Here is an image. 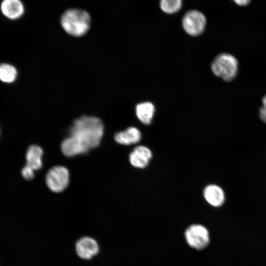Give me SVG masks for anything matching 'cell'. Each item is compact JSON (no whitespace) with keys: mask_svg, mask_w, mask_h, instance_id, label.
Masks as SVG:
<instances>
[{"mask_svg":"<svg viewBox=\"0 0 266 266\" xmlns=\"http://www.w3.org/2000/svg\"><path fill=\"white\" fill-rule=\"evenodd\" d=\"M103 132L100 119L94 116H82L74 121L69 136L62 143V151L67 157L85 153L99 145Z\"/></svg>","mask_w":266,"mask_h":266,"instance_id":"cell-1","label":"cell"},{"mask_svg":"<svg viewBox=\"0 0 266 266\" xmlns=\"http://www.w3.org/2000/svg\"><path fill=\"white\" fill-rule=\"evenodd\" d=\"M61 25L68 34L80 37L85 35L89 30L91 18L88 13L84 10L69 9L62 14Z\"/></svg>","mask_w":266,"mask_h":266,"instance_id":"cell-2","label":"cell"},{"mask_svg":"<svg viewBox=\"0 0 266 266\" xmlns=\"http://www.w3.org/2000/svg\"><path fill=\"white\" fill-rule=\"evenodd\" d=\"M211 70L217 77L229 82L233 80L238 72V63L235 57L226 53L218 55L211 63Z\"/></svg>","mask_w":266,"mask_h":266,"instance_id":"cell-3","label":"cell"},{"mask_svg":"<svg viewBox=\"0 0 266 266\" xmlns=\"http://www.w3.org/2000/svg\"><path fill=\"white\" fill-rule=\"evenodd\" d=\"M69 174L68 169L63 166H56L51 168L46 176V183L53 192L63 191L69 183Z\"/></svg>","mask_w":266,"mask_h":266,"instance_id":"cell-4","label":"cell"},{"mask_svg":"<svg viewBox=\"0 0 266 266\" xmlns=\"http://www.w3.org/2000/svg\"><path fill=\"white\" fill-rule=\"evenodd\" d=\"M206 23L205 16L197 10L188 11L182 19L184 30L192 36H198L201 34L204 30Z\"/></svg>","mask_w":266,"mask_h":266,"instance_id":"cell-5","label":"cell"},{"mask_svg":"<svg viewBox=\"0 0 266 266\" xmlns=\"http://www.w3.org/2000/svg\"><path fill=\"white\" fill-rule=\"evenodd\" d=\"M185 235L189 245L197 249L204 248L209 241L207 230L199 224H194L189 227L185 231Z\"/></svg>","mask_w":266,"mask_h":266,"instance_id":"cell-6","label":"cell"},{"mask_svg":"<svg viewBox=\"0 0 266 266\" xmlns=\"http://www.w3.org/2000/svg\"><path fill=\"white\" fill-rule=\"evenodd\" d=\"M75 250L80 258L89 260L98 254L99 247L98 243L94 239L85 236L77 241Z\"/></svg>","mask_w":266,"mask_h":266,"instance_id":"cell-7","label":"cell"},{"mask_svg":"<svg viewBox=\"0 0 266 266\" xmlns=\"http://www.w3.org/2000/svg\"><path fill=\"white\" fill-rule=\"evenodd\" d=\"M152 157L151 151L148 147L140 145L134 148L129 156L131 164L136 168L147 166Z\"/></svg>","mask_w":266,"mask_h":266,"instance_id":"cell-8","label":"cell"},{"mask_svg":"<svg viewBox=\"0 0 266 266\" xmlns=\"http://www.w3.org/2000/svg\"><path fill=\"white\" fill-rule=\"evenodd\" d=\"M141 138L140 131L136 128L131 127L126 130L117 133L114 136L115 141L125 145L133 144L138 142Z\"/></svg>","mask_w":266,"mask_h":266,"instance_id":"cell-9","label":"cell"},{"mask_svg":"<svg viewBox=\"0 0 266 266\" xmlns=\"http://www.w3.org/2000/svg\"><path fill=\"white\" fill-rule=\"evenodd\" d=\"M203 196L208 203L215 207L222 205L225 200L223 190L214 184L209 185L204 188Z\"/></svg>","mask_w":266,"mask_h":266,"instance_id":"cell-10","label":"cell"},{"mask_svg":"<svg viewBox=\"0 0 266 266\" xmlns=\"http://www.w3.org/2000/svg\"><path fill=\"white\" fill-rule=\"evenodd\" d=\"M2 13L7 18L16 19L20 17L24 12V6L19 0H4L1 5Z\"/></svg>","mask_w":266,"mask_h":266,"instance_id":"cell-11","label":"cell"},{"mask_svg":"<svg viewBox=\"0 0 266 266\" xmlns=\"http://www.w3.org/2000/svg\"><path fill=\"white\" fill-rule=\"evenodd\" d=\"M42 155L43 150L40 147L36 145L30 146L26 153L27 165L34 170L41 168Z\"/></svg>","mask_w":266,"mask_h":266,"instance_id":"cell-12","label":"cell"},{"mask_svg":"<svg viewBox=\"0 0 266 266\" xmlns=\"http://www.w3.org/2000/svg\"><path fill=\"white\" fill-rule=\"evenodd\" d=\"M153 103L146 101L138 104L135 108L136 115L142 123L149 125L151 123L155 113Z\"/></svg>","mask_w":266,"mask_h":266,"instance_id":"cell-13","label":"cell"},{"mask_svg":"<svg viewBox=\"0 0 266 266\" xmlns=\"http://www.w3.org/2000/svg\"><path fill=\"white\" fill-rule=\"evenodd\" d=\"M17 76L15 68L10 65L3 64L0 65V80L4 82H13Z\"/></svg>","mask_w":266,"mask_h":266,"instance_id":"cell-14","label":"cell"},{"mask_svg":"<svg viewBox=\"0 0 266 266\" xmlns=\"http://www.w3.org/2000/svg\"><path fill=\"white\" fill-rule=\"evenodd\" d=\"M181 6L182 0H160L161 8L166 13H174L178 11Z\"/></svg>","mask_w":266,"mask_h":266,"instance_id":"cell-15","label":"cell"},{"mask_svg":"<svg viewBox=\"0 0 266 266\" xmlns=\"http://www.w3.org/2000/svg\"><path fill=\"white\" fill-rule=\"evenodd\" d=\"M34 170L26 165L22 170V175L26 180H30L34 177Z\"/></svg>","mask_w":266,"mask_h":266,"instance_id":"cell-16","label":"cell"},{"mask_svg":"<svg viewBox=\"0 0 266 266\" xmlns=\"http://www.w3.org/2000/svg\"><path fill=\"white\" fill-rule=\"evenodd\" d=\"M259 114L261 119L266 124V94L262 98V106L259 109Z\"/></svg>","mask_w":266,"mask_h":266,"instance_id":"cell-17","label":"cell"},{"mask_svg":"<svg viewBox=\"0 0 266 266\" xmlns=\"http://www.w3.org/2000/svg\"><path fill=\"white\" fill-rule=\"evenodd\" d=\"M239 5L244 6L248 4L250 0H233Z\"/></svg>","mask_w":266,"mask_h":266,"instance_id":"cell-18","label":"cell"}]
</instances>
